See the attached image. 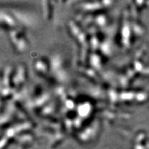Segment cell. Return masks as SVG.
Segmentation results:
<instances>
[{
    "instance_id": "obj_1",
    "label": "cell",
    "mask_w": 149,
    "mask_h": 149,
    "mask_svg": "<svg viewBox=\"0 0 149 149\" xmlns=\"http://www.w3.org/2000/svg\"><path fill=\"white\" fill-rule=\"evenodd\" d=\"M1 16L4 17V19L5 20H2V21H4L5 23L8 24V26H14V21H13V19H11V18H9L8 16V14H5L4 15H3L2 13H1Z\"/></svg>"
}]
</instances>
